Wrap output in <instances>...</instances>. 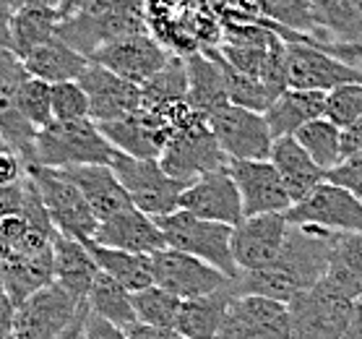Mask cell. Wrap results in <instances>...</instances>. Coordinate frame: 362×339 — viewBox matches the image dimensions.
Segmentation results:
<instances>
[{"mask_svg":"<svg viewBox=\"0 0 362 339\" xmlns=\"http://www.w3.org/2000/svg\"><path fill=\"white\" fill-rule=\"evenodd\" d=\"M334 240L337 235H331V232L289 224L284 246L276 253V258L264 269L238 274V280H232L235 292L289 303L295 295L310 289L326 277Z\"/></svg>","mask_w":362,"mask_h":339,"instance_id":"1","label":"cell"},{"mask_svg":"<svg viewBox=\"0 0 362 339\" xmlns=\"http://www.w3.org/2000/svg\"><path fill=\"white\" fill-rule=\"evenodd\" d=\"M146 0H83L74 16L60 21L58 37L76 52L91 58L94 52L125 34L146 29Z\"/></svg>","mask_w":362,"mask_h":339,"instance_id":"2","label":"cell"},{"mask_svg":"<svg viewBox=\"0 0 362 339\" xmlns=\"http://www.w3.org/2000/svg\"><path fill=\"white\" fill-rule=\"evenodd\" d=\"M117 157L99 125L91 117L83 120H52L42 128L34 141V165L42 167H78V165H112Z\"/></svg>","mask_w":362,"mask_h":339,"instance_id":"3","label":"cell"},{"mask_svg":"<svg viewBox=\"0 0 362 339\" xmlns=\"http://www.w3.org/2000/svg\"><path fill=\"white\" fill-rule=\"evenodd\" d=\"M159 230L165 235L167 248L182 251L188 256H196L214 266L224 277L238 280V266L232 258V227L230 224L209 222V219H198L188 212H173L157 219Z\"/></svg>","mask_w":362,"mask_h":339,"instance_id":"4","label":"cell"},{"mask_svg":"<svg viewBox=\"0 0 362 339\" xmlns=\"http://www.w3.org/2000/svg\"><path fill=\"white\" fill-rule=\"evenodd\" d=\"M289 339H344L352 298L334 287L326 277L287 303Z\"/></svg>","mask_w":362,"mask_h":339,"instance_id":"5","label":"cell"},{"mask_svg":"<svg viewBox=\"0 0 362 339\" xmlns=\"http://www.w3.org/2000/svg\"><path fill=\"white\" fill-rule=\"evenodd\" d=\"M26 175L40 190L42 204H45L49 219H52V224H55V230L60 235H68V238L81 240V243L94 240L99 219L94 217L91 207L81 196V190L63 175V170L26 165Z\"/></svg>","mask_w":362,"mask_h":339,"instance_id":"6","label":"cell"},{"mask_svg":"<svg viewBox=\"0 0 362 339\" xmlns=\"http://www.w3.org/2000/svg\"><path fill=\"white\" fill-rule=\"evenodd\" d=\"M230 159L219 149L214 133L209 128V117L196 113L188 123H182L170 136L167 146L159 154V165L170 178L182 183H193L206 173L227 167Z\"/></svg>","mask_w":362,"mask_h":339,"instance_id":"7","label":"cell"},{"mask_svg":"<svg viewBox=\"0 0 362 339\" xmlns=\"http://www.w3.org/2000/svg\"><path fill=\"white\" fill-rule=\"evenodd\" d=\"M112 173L117 175L120 185L125 188L128 199L136 209L151 219H159L165 214H173L180 207V196L188 183L175 180L162 170L159 159H136L125 157L117 151L112 159Z\"/></svg>","mask_w":362,"mask_h":339,"instance_id":"8","label":"cell"},{"mask_svg":"<svg viewBox=\"0 0 362 339\" xmlns=\"http://www.w3.org/2000/svg\"><path fill=\"white\" fill-rule=\"evenodd\" d=\"M289 224L331 235L362 230V201L341 185L323 180L284 212Z\"/></svg>","mask_w":362,"mask_h":339,"instance_id":"9","label":"cell"},{"mask_svg":"<svg viewBox=\"0 0 362 339\" xmlns=\"http://www.w3.org/2000/svg\"><path fill=\"white\" fill-rule=\"evenodd\" d=\"M86 303H76L66 289L49 282L47 287L32 292L13 311V339H60V334L76 321Z\"/></svg>","mask_w":362,"mask_h":339,"instance_id":"10","label":"cell"},{"mask_svg":"<svg viewBox=\"0 0 362 339\" xmlns=\"http://www.w3.org/2000/svg\"><path fill=\"white\" fill-rule=\"evenodd\" d=\"M315 42L318 40L284 42L287 45V89L326 94L341 84H362V68L334 58Z\"/></svg>","mask_w":362,"mask_h":339,"instance_id":"11","label":"cell"},{"mask_svg":"<svg viewBox=\"0 0 362 339\" xmlns=\"http://www.w3.org/2000/svg\"><path fill=\"white\" fill-rule=\"evenodd\" d=\"M173 58V52L165 50L157 42V37L148 29H144V32L125 34L120 40L102 45L89 60L112 71V74H117L125 81L141 86L151 76H157L162 68H167V63Z\"/></svg>","mask_w":362,"mask_h":339,"instance_id":"12","label":"cell"},{"mask_svg":"<svg viewBox=\"0 0 362 339\" xmlns=\"http://www.w3.org/2000/svg\"><path fill=\"white\" fill-rule=\"evenodd\" d=\"M151 277L154 285L167 289L177 300H193L211 295L216 289L230 285V277H224L219 269L209 266L196 256H188L182 251L162 248L151 253Z\"/></svg>","mask_w":362,"mask_h":339,"instance_id":"13","label":"cell"},{"mask_svg":"<svg viewBox=\"0 0 362 339\" xmlns=\"http://www.w3.org/2000/svg\"><path fill=\"white\" fill-rule=\"evenodd\" d=\"M209 128L227 159H269L272 154L274 136L264 113L227 105L209 117Z\"/></svg>","mask_w":362,"mask_h":339,"instance_id":"14","label":"cell"},{"mask_svg":"<svg viewBox=\"0 0 362 339\" xmlns=\"http://www.w3.org/2000/svg\"><path fill=\"white\" fill-rule=\"evenodd\" d=\"M227 173L240 190L243 214H284L292 207L289 190L272 159H230Z\"/></svg>","mask_w":362,"mask_h":339,"instance_id":"15","label":"cell"},{"mask_svg":"<svg viewBox=\"0 0 362 339\" xmlns=\"http://www.w3.org/2000/svg\"><path fill=\"white\" fill-rule=\"evenodd\" d=\"M287 303L261 295H235L216 339H289Z\"/></svg>","mask_w":362,"mask_h":339,"instance_id":"16","label":"cell"},{"mask_svg":"<svg viewBox=\"0 0 362 339\" xmlns=\"http://www.w3.org/2000/svg\"><path fill=\"white\" fill-rule=\"evenodd\" d=\"M287 230L289 222L284 214L243 217L232 227V258L238 272H255L272 264L284 246Z\"/></svg>","mask_w":362,"mask_h":339,"instance_id":"17","label":"cell"},{"mask_svg":"<svg viewBox=\"0 0 362 339\" xmlns=\"http://www.w3.org/2000/svg\"><path fill=\"white\" fill-rule=\"evenodd\" d=\"M177 209L198 217V219L230 224V227H235L245 217L243 214L240 190L235 185V180H232V175L227 173V167L206 173L193 183H188L185 190H182Z\"/></svg>","mask_w":362,"mask_h":339,"instance_id":"18","label":"cell"},{"mask_svg":"<svg viewBox=\"0 0 362 339\" xmlns=\"http://www.w3.org/2000/svg\"><path fill=\"white\" fill-rule=\"evenodd\" d=\"M89 97V117L94 123H110L136 115L141 110V86L120 79L107 68L89 60V68L78 79Z\"/></svg>","mask_w":362,"mask_h":339,"instance_id":"19","label":"cell"},{"mask_svg":"<svg viewBox=\"0 0 362 339\" xmlns=\"http://www.w3.org/2000/svg\"><path fill=\"white\" fill-rule=\"evenodd\" d=\"M94 243L107 246V248L128 251V253H141V256H151V253L167 248L157 219L144 214L133 204L123 212H117L115 217L99 222L97 232H94Z\"/></svg>","mask_w":362,"mask_h":339,"instance_id":"20","label":"cell"},{"mask_svg":"<svg viewBox=\"0 0 362 339\" xmlns=\"http://www.w3.org/2000/svg\"><path fill=\"white\" fill-rule=\"evenodd\" d=\"M102 136L115 146V151L125 157L136 159H159L162 149L170 141L167 125H162L157 117L139 110L136 115L123 117V120H110V123H97Z\"/></svg>","mask_w":362,"mask_h":339,"instance_id":"21","label":"cell"},{"mask_svg":"<svg viewBox=\"0 0 362 339\" xmlns=\"http://www.w3.org/2000/svg\"><path fill=\"white\" fill-rule=\"evenodd\" d=\"M63 175L81 190V196L91 207L94 217L99 222H105L117 212L131 207V199L125 188L120 185L117 175L112 173L110 165H78V167H63Z\"/></svg>","mask_w":362,"mask_h":339,"instance_id":"22","label":"cell"},{"mask_svg":"<svg viewBox=\"0 0 362 339\" xmlns=\"http://www.w3.org/2000/svg\"><path fill=\"white\" fill-rule=\"evenodd\" d=\"M52 272H55V285L66 289L76 303H86V295L97 280L99 266L86 243L58 232L55 243H52Z\"/></svg>","mask_w":362,"mask_h":339,"instance_id":"23","label":"cell"},{"mask_svg":"<svg viewBox=\"0 0 362 339\" xmlns=\"http://www.w3.org/2000/svg\"><path fill=\"white\" fill-rule=\"evenodd\" d=\"M269 159H272V165L276 167V173L281 175V180L287 185L292 204L303 199L308 190H313L318 183L326 180V170L315 165L295 136L274 139Z\"/></svg>","mask_w":362,"mask_h":339,"instance_id":"24","label":"cell"},{"mask_svg":"<svg viewBox=\"0 0 362 339\" xmlns=\"http://www.w3.org/2000/svg\"><path fill=\"white\" fill-rule=\"evenodd\" d=\"M235 295H238L235 282H230L227 287L216 289L211 295L182 300L180 311H177V321H175L177 334L182 339H216Z\"/></svg>","mask_w":362,"mask_h":339,"instance_id":"25","label":"cell"},{"mask_svg":"<svg viewBox=\"0 0 362 339\" xmlns=\"http://www.w3.org/2000/svg\"><path fill=\"white\" fill-rule=\"evenodd\" d=\"M326 113V94L323 91H305V89H284L266 110L264 117L269 123L274 139L279 136H295L303 125H308L315 117H323Z\"/></svg>","mask_w":362,"mask_h":339,"instance_id":"26","label":"cell"},{"mask_svg":"<svg viewBox=\"0 0 362 339\" xmlns=\"http://www.w3.org/2000/svg\"><path fill=\"white\" fill-rule=\"evenodd\" d=\"M185 74H188V102L196 113L211 117L216 110L230 105L222 68L209 52L188 55L185 58Z\"/></svg>","mask_w":362,"mask_h":339,"instance_id":"27","label":"cell"},{"mask_svg":"<svg viewBox=\"0 0 362 339\" xmlns=\"http://www.w3.org/2000/svg\"><path fill=\"white\" fill-rule=\"evenodd\" d=\"M21 63H24L26 74L34 76V79H42V81L47 84L78 81L83 76V71L89 68V58L81 55V52H76L60 37L40 45Z\"/></svg>","mask_w":362,"mask_h":339,"instance_id":"28","label":"cell"},{"mask_svg":"<svg viewBox=\"0 0 362 339\" xmlns=\"http://www.w3.org/2000/svg\"><path fill=\"white\" fill-rule=\"evenodd\" d=\"M323 42L362 45V0H310Z\"/></svg>","mask_w":362,"mask_h":339,"instance_id":"29","label":"cell"},{"mask_svg":"<svg viewBox=\"0 0 362 339\" xmlns=\"http://www.w3.org/2000/svg\"><path fill=\"white\" fill-rule=\"evenodd\" d=\"M58 8H40V6H24L13 8L11 16V52H16L24 60L40 45L55 40L60 26Z\"/></svg>","mask_w":362,"mask_h":339,"instance_id":"30","label":"cell"},{"mask_svg":"<svg viewBox=\"0 0 362 339\" xmlns=\"http://www.w3.org/2000/svg\"><path fill=\"white\" fill-rule=\"evenodd\" d=\"M86 246H89L91 256H94V261H97L99 272H105L107 277L120 282L125 289L139 292V289L154 285V277H151V258L148 256L107 248V246H99V243H94V240H89Z\"/></svg>","mask_w":362,"mask_h":339,"instance_id":"31","label":"cell"},{"mask_svg":"<svg viewBox=\"0 0 362 339\" xmlns=\"http://www.w3.org/2000/svg\"><path fill=\"white\" fill-rule=\"evenodd\" d=\"M326 280L352 300L362 295V230L337 235Z\"/></svg>","mask_w":362,"mask_h":339,"instance_id":"32","label":"cell"},{"mask_svg":"<svg viewBox=\"0 0 362 339\" xmlns=\"http://www.w3.org/2000/svg\"><path fill=\"white\" fill-rule=\"evenodd\" d=\"M86 306L94 316L105 318V321L115 323L120 329H128L136 323L131 303V289H125L120 282L107 277L105 272L97 274V280L91 285L89 295H86Z\"/></svg>","mask_w":362,"mask_h":339,"instance_id":"33","label":"cell"},{"mask_svg":"<svg viewBox=\"0 0 362 339\" xmlns=\"http://www.w3.org/2000/svg\"><path fill=\"white\" fill-rule=\"evenodd\" d=\"M182 102H188V74L185 58L175 55L167 68L141 84V110H165Z\"/></svg>","mask_w":362,"mask_h":339,"instance_id":"34","label":"cell"},{"mask_svg":"<svg viewBox=\"0 0 362 339\" xmlns=\"http://www.w3.org/2000/svg\"><path fill=\"white\" fill-rule=\"evenodd\" d=\"M295 139L300 141L310 159L315 165L329 173L331 167H337L341 162V128L334 125L329 117H315L308 125H303L295 133Z\"/></svg>","mask_w":362,"mask_h":339,"instance_id":"35","label":"cell"},{"mask_svg":"<svg viewBox=\"0 0 362 339\" xmlns=\"http://www.w3.org/2000/svg\"><path fill=\"white\" fill-rule=\"evenodd\" d=\"M250 3L255 6L258 16L272 21L274 26L321 40V32H318V26L313 21L310 0H250Z\"/></svg>","mask_w":362,"mask_h":339,"instance_id":"36","label":"cell"},{"mask_svg":"<svg viewBox=\"0 0 362 339\" xmlns=\"http://www.w3.org/2000/svg\"><path fill=\"white\" fill-rule=\"evenodd\" d=\"M131 303L136 321L148 323V326H162V329H175L182 300H177L157 285H148L139 292H131Z\"/></svg>","mask_w":362,"mask_h":339,"instance_id":"37","label":"cell"},{"mask_svg":"<svg viewBox=\"0 0 362 339\" xmlns=\"http://www.w3.org/2000/svg\"><path fill=\"white\" fill-rule=\"evenodd\" d=\"M16 108L37 133L47 128L55 120L52 117V84L26 74V79L16 89Z\"/></svg>","mask_w":362,"mask_h":339,"instance_id":"38","label":"cell"},{"mask_svg":"<svg viewBox=\"0 0 362 339\" xmlns=\"http://www.w3.org/2000/svg\"><path fill=\"white\" fill-rule=\"evenodd\" d=\"M362 115V84H341L337 89L326 91V113L331 123L344 131Z\"/></svg>","mask_w":362,"mask_h":339,"instance_id":"39","label":"cell"},{"mask_svg":"<svg viewBox=\"0 0 362 339\" xmlns=\"http://www.w3.org/2000/svg\"><path fill=\"white\" fill-rule=\"evenodd\" d=\"M52 117L55 120H83V117H89V97L81 89V84H52Z\"/></svg>","mask_w":362,"mask_h":339,"instance_id":"40","label":"cell"},{"mask_svg":"<svg viewBox=\"0 0 362 339\" xmlns=\"http://www.w3.org/2000/svg\"><path fill=\"white\" fill-rule=\"evenodd\" d=\"M326 180L341 185L362 201V151H354V154L341 159L337 167H331L326 173Z\"/></svg>","mask_w":362,"mask_h":339,"instance_id":"41","label":"cell"},{"mask_svg":"<svg viewBox=\"0 0 362 339\" xmlns=\"http://www.w3.org/2000/svg\"><path fill=\"white\" fill-rule=\"evenodd\" d=\"M26 79V68L16 52L0 47V97L16 94L18 84Z\"/></svg>","mask_w":362,"mask_h":339,"instance_id":"42","label":"cell"},{"mask_svg":"<svg viewBox=\"0 0 362 339\" xmlns=\"http://www.w3.org/2000/svg\"><path fill=\"white\" fill-rule=\"evenodd\" d=\"M26 178V162L6 144L0 146V188L16 185Z\"/></svg>","mask_w":362,"mask_h":339,"instance_id":"43","label":"cell"},{"mask_svg":"<svg viewBox=\"0 0 362 339\" xmlns=\"http://www.w3.org/2000/svg\"><path fill=\"white\" fill-rule=\"evenodd\" d=\"M83 337L86 339H131L125 329H120V326H115V323L105 321V318H99V316H94L91 311L86 314Z\"/></svg>","mask_w":362,"mask_h":339,"instance_id":"44","label":"cell"},{"mask_svg":"<svg viewBox=\"0 0 362 339\" xmlns=\"http://www.w3.org/2000/svg\"><path fill=\"white\" fill-rule=\"evenodd\" d=\"M315 45L329 52V55H334V58L362 68V45H337V42H315Z\"/></svg>","mask_w":362,"mask_h":339,"instance_id":"45","label":"cell"},{"mask_svg":"<svg viewBox=\"0 0 362 339\" xmlns=\"http://www.w3.org/2000/svg\"><path fill=\"white\" fill-rule=\"evenodd\" d=\"M128 337L131 339H182L177 334V329H162V326H148V323L136 321L133 326H128Z\"/></svg>","mask_w":362,"mask_h":339,"instance_id":"46","label":"cell"},{"mask_svg":"<svg viewBox=\"0 0 362 339\" xmlns=\"http://www.w3.org/2000/svg\"><path fill=\"white\" fill-rule=\"evenodd\" d=\"M13 311H16L13 300L0 285V339H13Z\"/></svg>","mask_w":362,"mask_h":339,"instance_id":"47","label":"cell"},{"mask_svg":"<svg viewBox=\"0 0 362 339\" xmlns=\"http://www.w3.org/2000/svg\"><path fill=\"white\" fill-rule=\"evenodd\" d=\"M354 151H362V115L341 131V159Z\"/></svg>","mask_w":362,"mask_h":339,"instance_id":"48","label":"cell"},{"mask_svg":"<svg viewBox=\"0 0 362 339\" xmlns=\"http://www.w3.org/2000/svg\"><path fill=\"white\" fill-rule=\"evenodd\" d=\"M11 16H13V0H0V47L11 50Z\"/></svg>","mask_w":362,"mask_h":339,"instance_id":"49","label":"cell"},{"mask_svg":"<svg viewBox=\"0 0 362 339\" xmlns=\"http://www.w3.org/2000/svg\"><path fill=\"white\" fill-rule=\"evenodd\" d=\"M344 339H362V295L352 300V311H349V323H346Z\"/></svg>","mask_w":362,"mask_h":339,"instance_id":"50","label":"cell"},{"mask_svg":"<svg viewBox=\"0 0 362 339\" xmlns=\"http://www.w3.org/2000/svg\"><path fill=\"white\" fill-rule=\"evenodd\" d=\"M86 314H89V306H83L81 308V314L76 316V321L68 326L63 334H60V339H81L83 334V323H86Z\"/></svg>","mask_w":362,"mask_h":339,"instance_id":"51","label":"cell"},{"mask_svg":"<svg viewBox=\"0 0 362 339\" xmlns=\"http://www.w3.org/2000/svg\"><path fill=\"white\" fill-rule=\"evenodd\" d=\"M24 6H40V8H58L60 0H13V8H24Z\"/></svg>","mask_w":362,"mask_h":339,"instance_id":"52","label":"cell"},{"mask_svg":"<svg viewBox=\"0 0 362 339\" xmlns=\"http://www.w3.org/2000/svg\"><path fill=\"white\" fill-rule=\"evenodd\" d=\"M81 3H83V0H60V6H58V11H60V18L74 16L76 11L81 8Z\"/></svg>","mask_w":362,"mask_h":339,"instance_id":"53","label":"cell"},{"mask_svg":"<svg viewBox=\"0 0 362 339\" xmlns=\"http://www.w3.org/2000/svg\"><path fill=\"white\" fill-rule=\"evenodd\" d=\"M0 146H3V139H0Z\"/></svg>","mask_w":362,"mask_h":339,"instance_id":"54","label":"cell"},{"mask_svg":"<svg viewBox=\"0 0 362 339\" xmlns=\"http://www.w3.org/2000/svg\"><path fill=\"white\" fill-rule=\"evenodd\" d=\"M81 339H86V337H83V334H81Z\"/></svg>","mask_w":362,"mask_h":339,"instance_id":"55","label":"cell"},{"mask_svg":"<svg viewBox=\"0 0 362 339\" xmlns=\"http://www.w3.org/2000/svg\"><path fill=\"white\" fill-rule=\"evenodd\" d=\"M0 219H3V217H0Z\"/></svg>","mask_w":362,"mask_h":339,"instance_id":"56","label":"cell"}]
</instances>
